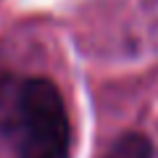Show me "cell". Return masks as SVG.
Instances as JSON below:
<instances>
[{
    "label": "cell",
    "mask_w": 158,
    "mask_h": 158,
    "mask_svg": "<svg viewBox=\"0 0 158 158\" xmlns=\"http://www.w3.org/2000/svg\"><path fill=\"white\" fill-rule=\"evenodd\" d=\"M6 135L16 158H69V118L61 92L50 79L16 82Z\"/></svg>",
    "instance_id": "1"
},
{
    "label": "cell",
    "mask_w": 158,
    "mask_h": 158,
    "mask_svg": "<svg viewBox=\"0 0 158 158\" xmlns=\"http://www.w3.org/2000/svg\"><path fill=\"white\" fill-rule=\"evenodd\" d=\"M103 158H153V148L142 135H124L113 142Z\"/></svg>",
    "instance_id": "2"
},
{
    "label": "cell",
    "mask_w": 158,
    "mask_h": 158,
    "mask_svg": "<svg viewBox=\"0 0 158 158\" xmlns=\"http://www.w3.org/2000/svg\"><path fill=\"white\" fill-rule=\"evenodd\" d=\"M13 90H16V82L0 69V135L6 132V118H8V111H11Z\"/></svg>",
    "instance_id": "3"
}]
</instances>
